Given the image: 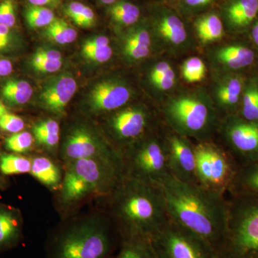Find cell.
Wrapping results in <instances>:
<instances>
[{
	"instance_id": "29",
	"label": "cell",
	"mask_w": 258,
	"mask_h": 258,
	"mask_svg": "<svg viewBox=\"0 0 258 258\" xmlns=\"http://www.w3.org/2000/svg\"><path fill=\"white\" fill-rule=\"evenodd\" d=\"M45 35L60 45L71 43L76 40L77 32L69 23L62 19L55 18L45 29Z\"/></svg>"
},
{
	"instance_id": "1",
	"label": "cell",
	"mask_w": 258,
	"mask_h": 258,
	"mask_svg": "<svg viewBox=\"0 0 258 258\" xmlns=\"http://www.w3.org/2000/svg\"><path fill=\"white\" fill-rule=\"evenodd\" d=\"M159 186L170 221L205 241L222 256L228 217L226 195L171 175L166 176Z\"/></svg>"
},
{
	"instance_id": "13",
	"label": "cell",
	"mask_w": 258,
	"mask_h": 258,
	"mask_svg": "<svg viewBox=\"0 0 258 258\" xmlns=\"http://www.w3.org/2000/svg\"><path fill=\"white\" fill-rule=\"evenodd\" d=\"M150 120L147 111L139 107L120 110L112 115L108 127L119 145L120 154L125 148L147 135Z\"/></svg>"
},
{
	"instance_id": "25",
	"label": "cell",
	"mask_w": 258,
	"mask_h": 258,
	"mask_svg": "<svg viewBox=\"0 0 258 258\" xmlns=\"http://www.w3.org/2000/svg\"><path fill=\"white\" fill-rule=\"evenodd\" d=\"M151 37L149 32L143 28L134 29L126 37L124 51L128 57L133 60L145 58L150 53Z\"/></svg>"
},
{
	"instance_id": "14",
	"label": "cell",
	"mask_w": 258,
	"mask_h": 258,
	"mask_svg": "<svg viewBox=\"0 0 258 258\" xmlns=\"http://www.w3.org/2000/svg\"><path fill=\"white\" fill-rule=\"evenodd\" d=\"M77 90L76 80L69 74L61 75L47 81L39 96L45 109L62 115Z\"/></svg>"
},
{
	"instance_id": "20",
	"label": "cell",
	"mask_w": 258,
	"mask_h": 258,
	"mask_svg": "<svg viewBox=\"0 0 258 258\" xmlns=\"http://www.w3.org/2000/svg\"><path fill=\"white\" fill-rule=\"evenodd\" d=\"M253 51L243 45H230L220 49L217 52V58L229 69L238 70L253 63Z\"/></svg>"
},
{
	"instance_id": "15",
	"label": "cell",
	"mask_w": 258,
	"mask_h": 258,
	"mask_svg": "<svg viewBox=\"0 0 258 258\" xmlns=\"http://www.w3.org/2000/svg\"><path fill=\"white\" fill-rule=\"evenodd\" d=\"M130 91L125 85L113 81H103L93 88L90 104L93 112L115 111L130 99Z\"/></svg>"
},
{
	"instance_id": "2",
	"label": "cell",
	"mask_w": 258,
	"mask_h": 258,
	"mask_svg": "<svg viewBox=\"0 0 258 258\" xmlns=\"http://www.w3.org/2000/svg\"><path fill=\"white\" fill-rule=\"evenodd\" d=\"M104 201L120 240H152L170 220L159 185L125 176Z\"/></svg>"
},
{
	"instance_id": "38",
	"label": "cell",
	"mask_w": 258,
	"mask_h": 258,
	"mask_svg": "<svg viewBox=\"0 0 258 258\" xmlns=\"http://www.w3.org/2000/svg\"><path fill=\"white\" fill-rule=\"evenodd\" d=\"M85 57L97 62H105L111 59L113 50L110 46L82 50Z\"/></svg>"
},
{
	"instance_id": "45",
	"label": "cell",
	"mask_w": 258,
	"mask_h": 258,
	"mask_svg": "<svg viewBox=\"0 0 258 258\" xmlns=\"http://www.w3.org/2000/svg\"><path fill=\"white\" fill-rule=\"evenodd\" d=\"M13 71V66L11 61L7 59H0V78L9 76Z\"/></svg>"
},
{
	"instance_id": "39",
	"label": "cell",
	"mask_w": 258,
	"mask_h": 258,
	"mask_svg": "<svg viewBox=\"0 0 258 258\" xmlns=\"http://www.w3.org/2000/svg\"><path fill=\"white\" fill-rule=\"evenodd\" d=\"M31 64L32 67L37 71L42 73H55L62 67V60H42L39 57H32Z\"/></svg>"
},
{
	"instance_id": "7",
	"label": "cell",
	"mask_w": 258,
	"mask_h": 258,
	"mask_svg": "<svg viewBox=\"0 0 258 258\" xmlns=\"http://www.w3.org/2000/svg\"><path fill=\"white\" fill-rule=\"evenodd\" d=\"M125 176L159 185L169 175L164 136H144L121 152Z\"/></svg>"
},
{
	"instance_id": "28",
	"label": "cell",
	"mask_w": 258,
	"mask_h": 258,
	"mask_svg": "<svg viewBox=\"0 0 258 258\" xmlns=\"http://www.w3.org/2000/svg\"><path fill=\"white\" fill-rule=\"evenodd\" d=\"M109 15L115 23L122 26H129L138 21L140 10L132 3L120 1L110 8Z\"/></svg>"
},
{
	"instance_id": "46",
	"label": "cell",
	"mask_w": 258,
	"mask_h": 258,
	"mask_svg": "<svg viewBox=\"0 0 258 258\" xmlns=\"http://www.w3.org/2000/svg\"><path fill=\"white\" fill-rule=\"evenodd\" d=\"M212 0H185L186 5L193 8H198V7L205 6L211 3Z\"/></svg>"
},
{
	"instance_id": "31",
	"label": "cell",
	"mask_w": 258,
	"mask_h": 258,
	"mask_svg": "<svg viewBox=\"0 0 258 258\" xmlns=\"http://www.w3.org/2000/svg\"><path fill=\"white\" fill-rule=\"evenodd\" d=\"M240 116L250 121H258V84L254 81L244 89Z\"/></svg>"
},
{
	"instance_id": "50",
	"label": "cell",
	"mask_w": 258,
	"mask_h": 258,
	"mask_svg": "<svg viewBox=\"0 0 258 258\" xmlns=\"http://www.w3.org/2000/svg\"><path fill=\"white\" fill-rule=\"evenodd\" d=\"M6 111H8L6 107H5V105L3 104L2 102H0V118H1V117L3 116V115L4 114Z\"/></svg>"
},
{
	"instance_id": "52",
	"label": "cell",
	"mask_w": 258,
	"mask_h": 258,
	"mask_svg": "<svg viewBox=\"0 0 258 258\" xmlns=\"http://www.w3.org/2000/svg\"><path fill=\"white\" fill-rule=\"evenodd\" d=\"M171 1H177V0H171Z\"/></svg>"
},
{
	"instance_id": "23",
	"label": "cell",
	"mask_w": 258,
	"mask_h": 258,
	"mask_svg": "<svg viewBox=\"0 0 258 258\" xmlns=\"http://www.w3.org/2000/svg\"><path fill=\"white\" fill-rule=\"evenodd\" d=\"M32 86L23 80L13 79L6 81L2 86L1 94L5 103L9 106L26 104L31 98Z\"/></svg>"
},
{
	"instance_id": "21",
	"label": "cell",
	"mask_w": 258,
	"mask_h": 258,
	"mask_svg": "<svg viewBox=\"0 0 258 258\" xmlns=\"http://www.w3.org/2000/svg\"><path fill=\"white\" fill-rule=\"evenodd\" d=\"M157 31L166 41L179 45L186 40V31L182 21L175 15L166 13L158 20Z\"/></svg>"
},
{
	"instance_id": "4",
	"label": "cell",
	"mask_w": 258,
	"mask_h": 258,
	"mask_svg": "<svg viewBox=\"0 0 258 258\" xmlns=\"http://www.w3.org/2000/svg\"><path fill=\"white\" fill-rule=\"evenodd\" d=\"M125 176L121 159L95 158L64 163L57 203L63 210L93 198H108Z\"/></svg>"
},
{
	"instance_id": "36",
	"label": "cell",
	"mask_w": 258,
	"mask_h": 258,
	"mask_svg": "<svg viewBox=\"0 0 258 258\" xmlns=\"http://www.w3.org/2000/svg\"><path fill=\"white\" fill-rule=\"evenodd\" d=\"M25 125L23 118L8 111L0 118V129L7 133L14 134L23 132Z\"/></svg>"
},
{
	"instance_id": "22",
	"label": "cell",
	"mask_w": 258,
	"mask_h": 258,
	"mask_svg": "<svg viewBox=\"0 0 258 258\" xmlns=\"http://www.w3.org/2000/svg\"><path fill=\"white\" fill-rule=\"evenodd\" d=\"M258 14V0H235L227 9V18L234 26L249 25Z\"/></svg>"
},
{
	"instance_id": "8",
	"label": "cell",
	"mask_w": 258,
	"mask_h": 258,
	"mask_svg": "<svg viewBox=\"0 0 258 258\" xmlns=\"http://www.w3.org/2000/svg\"><path fill=\"white\" fill-rule=\"evenodd\" d=\"M198 184L205 189L227 195L238 165L222 147L211 140L195 144Z\"/></svg>"
},
{
	"instance_id": "47",
	"label": "cell",
	"mask_w": 258,
	"mask_h": 258,
	"mask_svg": "<svg viewBox=\"0 0 258 258\" xmlns=\"http://www.w3.org/2000/svg\"><path fill=\"white\" fill-rule=\"evenodd\" d=\"M28 1L30 5L44 7L45 5L55 4L57 0H28Z\"/></svg>"
},
{
	"instance_id": "33",
	"label": "cell",
	"mask_w": 258,
	"mask_h": 258,
	"mask_svg": "<svg viewBox=\"0 0 258 258\" xmlns=\"http://www.w3.org/2000/svg\"><path fill=\"white\" fill-rule=\"evenodd\" d=\"M64 13L80 27L90 28L95 23L96 17L93 10L83 3L78 2L71 3L66 7Z\"/></svg>"
},
{
	"instance_id": "12",
	"label": "cell",
	"mask_w": 258,
	"mask_h": 258,
	"mask_svg": "<svg viewBox=\"0 0 258 258\" xmlns=\"http://www.w3.org/2000/svg\"><path fill=\"white\" fill-rule=\"evenodd\" d=\"M164 137L169 175L183 182L198 184L195 145L171 130Z\"/></svg>"
},
{
	"instance_id": "18",
	"label": "cell",
	"mask_w": 258,
	"mask_h": 258,
	"mask_svg": "<svg viewBox=\"0 0 258 258\" xmlns=\"http://www.w3.org/2000/svg\"><path fill=\"white\" fill-rule=\"evenodd\" d=\"M227 195L258 198V160L238 166Z\"/></svg>"
},
{
	"instance_id": "16",
	"label": "cell",
	"mask_w": 258,
	"mask_h": 258,
	"mask_svg": "<svg viewBox=\"0 0 258 258\" xmlns=\"http://www.w3.org/2000/svg\"><path fill=\"white\" fill-rule=\"evenodd\" d=\"M23 239L21 211L11 205L0 203V253L15 248Z\"/></svg>"
},
{
	"instance_id": "48",
	"label": "cell",
	"mask_w": 258,
	"mask_h": 258,
	"mask_svg": "<svg viewBox=\"0 0 258 258\" xmlns=\"http://www.w3.org/2000/svg\"><path fill=\"white\" fill-rule=\"evenodd\" d=\"M252 37L254 43L258 46V19L254 24L253 28L252 29Z\"/></svg>"
},
{
	"instance_id": "42",
	"label": "cell",
	"mask_w": 258,
	"mask_h": 258,
	"mask_svg": "<svg viewBox=\"0 0 258 258\" xmlns=\"http://www.w3.org/2000/svg\"><path fill=\"white\" fill-rule=\"evenodd\" d=\"M33 56L42 59V60H62V55L60 52L57 50H52V49H39Z\"/></svg>"
},
{
	"instance_id": "44",
	"label": "cell",
	"mask_w": 258,
	"mask_h": 258,
	"mask_svg": "<svg viewBox=\"0 0 258 258\" xmlns=\"http://www.w3.org/2000/svg\"><path fill=\"white\" fill-rule=\"evenodd\" d=\"M170 69H171L170 64L168 62H161L158 63L153 69L152 73H151V79H152V82L155 81L156 79L160 78L163 75L165 74Z\"/></svg>"
},
{
	"instance_id": "24",
	"label": "cell",
	"mask_w": 258,
	"mask_h": 258,
	"mask_svg": "<svg viewBox=\"0 0 258 258\" xmlns=\"http://www.w3.org/2000/svg\"><path fill=\"white\" fill-rule=\"evenodd\" d=\"M32 132L36 143L51 152L60 143V125L55 120H41L32 126Z\"/></svg>"
},
{
	"instance_id": "37",
	"label": "cell",
	"mask_w": 258,
	"mask_h": 258,
	"mask_svg": "<svg viewBox=\"0 0 258 258\" xmlns=\"http://www.w3.org/2000/svg\"><path fill=\"white\" fill-rule=\"evenodd\" d=\"M16 23V3L15 0H3L0 3V24L13 28Z\"/></svg>"
},
{
	"instance_id": "30",
	"label": "cell",
	"mask_w": 258,
	"mask_h": 258,
	"mask_svg": "<svg viewBox=\"0 0 258 258\" xmlns=\"http://www.w3.org/2000/svg\"><path fill=\"white\" fill-rule=\"evenodd\" d=\"M243 81L238 77L227 80L218 91V100L222 106L232 108L240 101Z\"/></svg>"
},
{
	"instance_id": "34",
	"label": "cell",
	"mask_w": 258,
	"mask_h": 258,
	"mask_svg": "<svg viewBox=\"0 0 258 258\" xmlns=\"http://www.w3.org/2000/svg\"><path fill=\"white\" fill-rule=\"evenodd\" d=\"M33 135L28 132L11 134L5 139L4 146L7 151L14 154H21L28 152L34 144Z\"/></svg>"
},
{
	"instance_id": "3",
	"label": "cell",
	"mask_w": 258,
	"mask_h": 258,
	"mask_svg": "<svg viewBox=\"0 0 258 258\" xmlns=\"http://www.w3.org/2000/svg\"><path fill=\"white\" fill-rule=\"evenodd\" d=\"M120 242L106 210L91 212L52 230L45 244V258H111Z\"/></svg>"
},
{
	"instance_id": "26",
	"label": "cell",
	"mask_w": 258,
	"mask_h": 258,
	"mask_svg": "<svg viewBox=\"0 0 258 258\" xmlns=\"http://www.w3.org/2000/svg\"><path fill=\"white\" fill-rule=\"evenodd\" d=\"M31 169V159L14 153H0V174L3 176L28 174Z\"/></svg>"
},
{
	"instance_id": "10",
	"label": "cell",
	"mask_w": 258,
	"mask_h": 258,
	"mask_svg": "<svg viewBox=\"0 0 258 258\" xmlns=\"http://www.w3.org/2000/svg\"><path fill=\"white\" fill-rule=\"evenodd\" d=\"M219 126L225 144L222 147L238 166L258 160V121L230 115Z\"/></svg>"
},
{
	"instance_id": "17",
	"label": "cell",
	"mask_w": 258,
	"mask_h": 258,
	"mask_svg": "<svg viewBox=\"0 0 258 258\" xmlns=\"http://www.w3.org/2000/svg\"><path fill=\"white\" fill-rule=\"evenodd\" d=\"M30 174L39 182L53 191L60 189L63 176L55 161L43 156L31 158Z\"/></svg>"
},
{
	"instance_id": "5",
	"label": "cell",
	"mask_w": 258,
	"mask_h": 258,
	"mask_svg": "<svg viewBox=\"0 0 258 258\" xmlns=\"http://www.w3.org/2000/svg\"><path fill=\"white\" fill-rule=\"evenodd\" d=\"M224 258H258V198L230 195Z\"/></svg>"
},
{
	"instance_id": "9",
	"label": "cell",
	"mask_w": 258,
	"mask_h": 258,
	"mask_svg": "<svg viewBox=\"0 0 258 258\" xmlns=\"http://www.w3.org/2000/svg\"><path fill=\"white\" fill-rule=\"evenodd\" d=\"M152 241L158 258H223L205 241L170 220Z\"/></svg>"
},
{
	"instance_id": "6",
	"label": "cell",
	"mask_w": 258,
	"mask_h": 258,
	"mask_svg": "<svg viewBox=\"0 0 258 258\" xmlns=\"http://www.w3.org/2000/svg\"><path fill=\"white\" fill-rule=\"evenodd\" d=\"M166 124L176 134L199 142L210 140L216 130V113L205 100L181 97L171 100L164 108Z\"/></svg>"
},
{
	"instance_id": "49",
	"label": "cell",
	"mask_w": 258,
	"mask_h": 258,
	"mask_svg": "<svg viewBox=\"0 0 258 258\" xmlns=\"http://www.w3.org/2000/svg\"><path fill=\"white\" fill-rule=\"evenodd\" d=\"M8 182L6 179L5 178V176L0 174V189L4 190L8 187Z\"/></svg>"
},
{
	"instance_id": "19",
	"label": "cell",
	"mask_w": 258,
	"mask_h": 258,
	"mask_svg": "<svg viewBox=\"0 0 258 258\" xmlns=\"http://www.w3.org/2000/svg\"><path fill=\"white\" fill-rule=\"evenodd\" d=\"M111 258H158L152 241L144 238L121 239Z\"/></svg>"
},
{
	"instance_id": "27",
	"label": "cell",
	"mask_w": 258,
	"mask_h": 258,
	"mask_svg": "<svg viewBox=\"0 0 258 258\" xmlns=\"http://www.w3.org/2000/svg\"><path fill=\"white\" fill-rule=\"evenodd\" d=\"M197 32L200 40L204 42L215 41L223 35V25L216 15H206L198 20Z\"/></svg>"
},
{
	"instance_id": "32",
	"label": "cell",
	"mask_w": 258,
	"mask_h": 258,
	"mask_svg": "<svg viewBox=\"0 0 258 258\" xmlns=\"http://www.w3.org/2000/svg\"><path fill=\"white\" fill-rule=\"evenodd\" d=\"M25 18L28 26L32 29L48 26L55 19L52 10L45 7L32 5L25 8Z\"/></svg>"
},
{
	"instance_id": "51",
	"label": "cell",
	"mask_w": 258,
	"mask_h": 258,
	"mask_svg": "<svg viewBox=\"0 0 258 258\" xmlns=\"http://www.w3.org/2000/svg\"><path fill=\"white\" fill-rule=\"evenodd\" d=\"M99 1L101 2V3H103V4L111 5L113 4V3H115L116 0H99Z\"/></svg>"
},
{
	"instance_id": "41",
	"label": "cell",
	"mask_w": 258,
	"mask_h": 258,
	"mask_svg": "<svg viewBox=\"0 0 258 258\" xmlns=\"http://www.w3.org/2000/svg\"><path fill=\"white\" fill-rule=\"evenodd\" d=\"M153 83L159 89L162 90V91L171 89L175 83V74H174L172 68L169 69L165 74L161 76L160 78L153 81Z\"/></svg>"
},
{
	"instance_id": "11",
	"label": "cell",
	"mask_w": 258,
	"mask_h": 258,
	"mask_svg": "<svg viewBox=\"0 0 258 258\" xmlns=\"http://www.w3.org/2000/svg\"><path fill=\"white\" fill-rule=\"evenodd\" d=\"M60 156L63 164L95 158L122 159L121 154L116 148L85 125H76L69 131L62 142Z\"/></svg>"
},
{
	"instance_id": "43",
	"label": "cell",
	"mask_w": 258,
	"mask_h": 258,
	"mask_svg": "<svg viewBox=\"0 0 258 258\" xmlns=\"http://www.w3.org/2000/svg\"><path fill=\"white\" fill-rule=\"evenodd\" d=\"M106 46H109V39L105 36H98L85 42L82 50Z\"/></svg>"
},
{
	"instance_id": "35",
	"label": "cell",
	"mask_w": 258,
	"mask_h": 258,
	"mask_svg": "<svg viewBox=\"0 0 258 258\" xmlns=\"http://www.w3.org/2000/svg\"><path fill=\"white\" fill-rule=\"evenodd\" d=\"M206 68L203 60L199 57H193L185 61L181 74L183 77L189 83L201 81L205 78Z\"/></svg>"
},
{
	"instance_id": "40",
	"label": "cell",
	"mask_w": 258,
	"mask_h": 258,
	"mask_svg": "<svg viewBox=\"0 0 258 258\" xmlns=\"http://www.w3.org/2000/svg\"><path fill=\"white\" fill-rule=\"evenodd\" d=\"M15 35L12 28L0 24V52H8L15 44Z\"/></svg>"
}]
</instances>
